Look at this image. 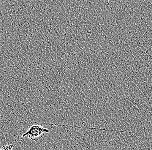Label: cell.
<instances>
[{"mask_svg":"<svg viewBox=\"0 0 152 150\" xmlns=\"http://www.w3.org/2000/svg\"><path fill=\"white\" fill-rule=\"evenodd\" d=\"M50 131L48 129L40 125H33L23 135V137L28 136L31 140L38 141L43 137L45 133L48 134Z\"/></svg>","mask_w":152,"mask_h":150,"instance_id":"cell-1","label":"cell"},{"mask_svg":"<svg viewBox=\"0 0 152 150\" xmlns=\"http://www.w3.org/2000/svg\"><path fill=\"white\" fill-rule=\"evenodd\" d=\"M14 145L13 144H9L2 146L0 149L1 150H11L14 148Z\"/></svg>","mask_w":152,"mask_h":150,"instance_id":"cell-2","label":"cell"},{"mask_svg":"<svg viewBox=\"0 0 152 150\" xmlns=\"http://www.w3.org/2000/svg\"><path fill=\"white\" fill-rule=\"evenodd\" d=\"M106 1H107V0H106Z\"/></svg>","mask_w":152,"mask_h":150,"instance_id":"cell-3","label":"cell"}]
</instances>
